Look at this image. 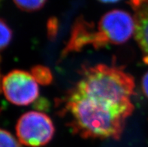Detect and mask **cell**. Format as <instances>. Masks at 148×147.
I'll return each mask as SVG.
<instances>
[{
  "label": "cell",
  "mask_w": 148,
  "mask_h": 147,
  "mask_svg": "<svg viewBox=\"0 0 148 147\" xmlns=\"http://www.w3.org/2000/svg\"><path fill=\"white\" fill-rule=\"evenodd\" d=\"M2 90L7 100L17 106H27L37 100L38 86L31 73L14 70L4 77Z\"/></svg>",
  "instance_id": "5"
},
{
  "label": "cell",
  "mask_w": 148,
  "mask_h": 147,
  "mask_svg": "<svg viewBox=\"0 0 148 147\" xmlns=\"http://www.w3.org/2000/svg\"><path fill=\"white\" fill-rule=\"evenodd\" d=\"M141 88L146 97L148 98V71L145 73V75L143 76L141 80Z\"/></svg>",
  "instance_id": "12"
},
{
  "label": "cell",
  "mask_w": 148,
  "mask_h": 147,
  "mask_svg": "<svg viewBox=\"0 0 148 147\" xmlns=\"http://www.w3.org/2000/svg\"><path fill=\"white\" fill-rule=\"evenodd\" d=\"M58 31V21L55 17H51L47 23V32L50 38H54Z\"/></svg>",
  "instance_id": "11"
},
{
  "label": "cell",
  "mask_w": 148,
  "mask_h": 147,
  "mask_svg": "<svg viewBox=\"0 0 148 147\" xmlns=\"http://www.w3.org/2000/svg\"><path fill=\"white\" fill-rule=\"evenodd\" d=\"M16 134L22 145L40 147L52 140L55 134V127L52 119L46 113L29 111L18 119Z\"/></svg>",
  "instance_id": "4"
},
{
  "label": "cell",
  "mask_w": 148,
  "mask_h": 147,
  "mask_svg": "<svg viewBox=\"0 0 148 147\" xmlns=\"http://www.w3.org/2000/svg\"><path fill=\"white\" fill-rule=\"evenodd\" d=\"M20 144L11 133L0 129V147H21Z\"/></svg>",
  "instance_id": "10"
},
{
  "label": "cell",
  "mask_w": 148,
  "mask_h": 147,
  "mask_svg": "<svg viewBox=\"0 0 148 147\" xmlns=\"http://www.w3.org/2000/svg\"><path fill=\"white\" fill-rule=\"evenodd\" d=\"M18 8L27 12H33L41 9L47 0H13Z\"/></svg>",
  "instance_id": "8"
},
{
  "label": "cell",
  "mask_w": 148,
  "mask_h": 147,
  "mask_svg": "<svg viewBox=\"0 0 148 147\" xmlns=\"http://www.w3.org/2000/svg\"><path fill=\"white\" fill-rule=\"evenodd\" d=\"M135 30V19L128 11L111 10L94 26L92 47L98 50L110 44H123L131 38Z\"/></svg>",
  "instance_id": "3"
},
{
  "label": "cell",
  "mask_w": 148,
  "mask_h": 147,
  "mask_svg": "<svg viewBox=\"0 0 148 147\" xmlns=\"http://www.w3.org/2000/svg\"><path fill=\"white\" fill-rule=\"evenodd\" d=\"M99 2H102V3H115V2H117L120 0H98Z\"/></svg>",
  "instance_id": "13"
},
{
  "label": "cell",
  "mask_w": 148,
  "mask_h": 147,
  "mask_svg": "<svg viewBox=\"0 0 148 147\" xmlns=\"http://www.w3.org/2000/svg\"><path fill=\"white\" fill-rule=\"evenodd\" d=\"M58 114L68 118L72 133L84 139L120 140L128 116L81 95L73 88L56 100Z\"/></svg>",
  "instance_id": "1"
},
{
  "label": "cell",
  "mask_w": 148,
  "mask_h": 147,
  "mask_svg": "<svg viewBox=\"0 0 148 147\" xmlns=\"http://www.w3.org/2000/svg\"><path fill=\"white\" fill-rule=\"evenodd\" d=\"M129 5L134 12L135 39L148 64V0H129Z\"/></svg>",
  "instance_id": "6"
},
{
  "label": "cell",
  "mask_w": 148,
  "mask_h": 147,
  "mask_svg": "<svg viewBox=\"0 0 148 147\" xmlns=\"http://www.w3.org/2000/svg\"><path fill=\"white\" fill-rule=\"evenodd\" d=\"M13 33L9 26L0 18V50L5 48L12 40Z\"/></svg>",
  "instance_id": "9"
},
{
  "label": "cell",
  "mask_w": 148,
  "mask_h": 147,
  "mask_svg": "<svg viewBox=\"0 0 148 147\" xmlns=\"http://www.w3.org/2000/svg\"><path fill=\"white\" fill-rule=\"evenodd\" d=\"M81 79L72 87L81 95L112 107L130 117L135 107L131 97L135 92L133 77L123 68L98 64L84 67Z\"/></svg>",
  "instance_id": "2"
},
{
  "label": "cell",
  "mask_w": 148,
  "mask_h": 147,
  "mask_svg": "<svg viewBox=\"0 0 148 147\" xmlns=\"http://www.w3.org/2000/svg\"><path fill=\"white\" fill-rule=\"evenodd\" d=\"M31 75L36 82L42 86H47L53 82V75L51 69L44 65H36L31 69Z\"/></svg>",
  "instance_id": "7"
},
{
  "label": "cell",
  "mask_w": 148,
  "mask_h": 147,
  "mask_svg": "<svg viewBox=\"0 0 148 147\" xmlns=\"http://www.w3.org/2000/svg\"><path fill=\"white\" fill-rule=\"evenodd\" d=\"M1 89H2V87H1V84H0V91H1Z\"/></svg>",
  "instance_id": "14"
}]
</instances>
